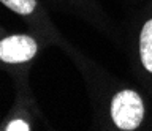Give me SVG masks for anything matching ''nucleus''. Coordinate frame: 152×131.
I'll list each match as a JSON object with an SVG mask.
<instances>
[{
  "label": "nucleus",
  "mask_w": 152,
  "mask_h": 131,
  "mask_svg": "<svg viewBox=\"0 0 152 131\" xmlns=\"http://www.w3.org/2000/svg\"><path fill=\"white\" fill-rule=\"evenodd\" d=\"M38 46L27 35H13L0 41V60L7 63H22L35 57Z\"/></svg>",
  "instance_id": "nucleus-2"
},
{
  "label": "nucleus",
  "mask_w": 152,
  "mask_h": 131,
  "mask_svg": "<svg viewBox=\"0 0 152 131\" xmlns=\"http://www.w3.org/2000/svg\"><path fill=\"white\" fill-rule=\"evenodd\" d=\"M111 115L117 128L132 131L140 126L144 117V106L140 95L133 90H122L113 98Z\"/></svg>",
  "instance_id": "nucleus-1"
},
{
  "label": "nucleus",
  "mask_w": 152,
  "mask_h": 131,
  "mask_svg": "<svg viewBox=\"0 0 152 131\" xmlns=\"http://www.w3.org/2000/svg\"><path fill=\"white\" fill-rule=\"evenodd\" d=\"M0 2L19 14H30L37 5L35 0H0Z\"/></svg>",
  "instance_id": "nucleus-4"
},
{
  "label": "nucleus",
  "mask_w": 152,
  "mask_h": 131,
  "mask_svg": "<svg viewBox=\"0 0 152 131\" xmlns=\"http://www.w3.org/2000/svg\"><path fill=\"white\" fill-rule=\"evenodd\" d=\"M7 130L8 131H28L30 128H28V125L24 120H14L7 126Z\"/></svg>",
  "instance_id": "nucleus-5"
},
{
  "label": "nucleus",
  "mask_w": 152,
  "mask_h": 131,
  "mask_svg": "<svg viewBox=\"0 0 152 131\" xmlns=\"http://www.w3.org/2000/svg\"><path fill=\"white\" fill-rule=\"evenodd\" d=\"M140 55L147 71L152 73V19L147 21L140 36Z\"/></svg>",
  "instance_id": "nucleus-3"
}]
</instances>
